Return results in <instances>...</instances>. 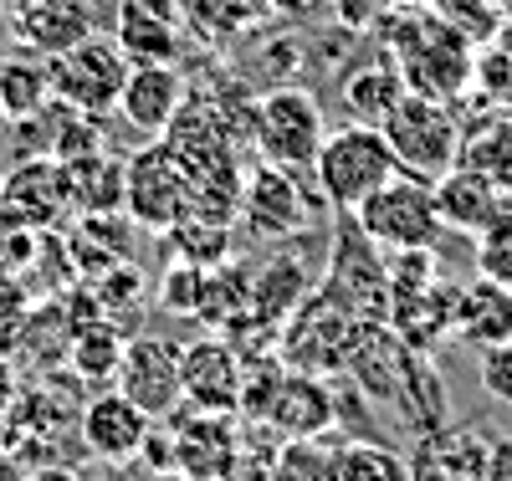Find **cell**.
<instances>
[{
	"label": "cell",
	"instance_id": "obj_1",
	"mask_svg": "<svg viewBox=\"0 0 512 481\" xmlns=\"http://www.w3.org/2000/svg\"><path fill=\"white\" fill-rule=\"evenodd\" d=\"M384 36H390V62L400 67L410 93L456 103L472 87L477 41L461 36L446 16H431L425 6H410V11L395 6L384 16Z\"/></svg>",
	"mask_w": 512,
	"mask_h": 481
},
{
	"label": "cell",
	"instance_id": "obj_2",
	"mask_svg": "<svg viewBox=\"0 0 512 481\" xmlns=\"http://www.w3.org/2000/svg\"><path fill=\"white\" fill-rule=\"evenodd\" d=\"M395 169H400L395 149H390V139H384L379 128L344 123V128H333V134H323L318 159H313V180H318V195L333 210L354 215Z\"/></svg>",
	"mask_w": 512,
	"mask_h": 481
},
{
	"label": "cell",
	"instance_id": "obj_3",
	"mask_svg": "<svg viewBox=\"0 0 512 481\" xmlns=\"http://www.w3.org/2000/svg\"><path fill=\"white\" fill-rule=\"evenodd\" d=\"M195 210L190 169L169 139H149L134 159H123V215L144 231H169Z\"/></svg>",
	"mask_w": 512,
	"mask_h": 481
},
{
	"label": "cell",
	"instance_id": "obj_4",
	"mask_svg": "<svg viewBox=\"0 0 512 481\" xmlns=\"http://www.w3.org/2000/svg\"><path fill=\"white\" fill-rule=\"evenodd\" d=\"M379 134L390 139L400 174H415V180H441V174L461 159V128L451 103L425 98V93H405L390 118L379 123Z\"/></svg>",
	"mask_w": 512,
	"mask_h": 481
},
{
	"label": "cell",
	"instance_id": "obj_5",
	"mask_svg": "<svg viewBox=\"0 0 512 481\" xmlns=\"http://www.w3.org/2000/svg\"><path fill=\"white\" fill-rule=\"evenodd\" d=\"M323 134H328L323 108L308 87H272V93L251 103V144L277 169H292V174L313 169Z\"/></svg>",
	"mask_w": 512,
	"mask_h": 481
},
{
	"label": "cell",
	"instance_id": "obj_6",
	"mask_svg": "<svg viewBox=\"0 0 512 481\" xmlns=\"http://www.w3.org/2000/svg\"><path fill=\"white\" fill-rule=\"evenodd\" d=\"M359 231L379 246V251H405V246H436L441 241V210H436V190L431 180L415 174H390L359 210H354Z\"/></svg>",
	"mask_w": 512,
	"mask_h": 481
},
{
	"label": "cell",
	"instance_id": "obj_7",
	"mask_svg": "<svg viewBox=\"0 0 512 481\" xmlns=\"http://www.w3.org/2000/svg\"><path fill=\"white\" fill-rule=\"evenodd\" d=\"M318 297H328L333 308H344V313L359 318V323L390 318V267H384V251L359 231L354 215L344 221V231L333 236L328 277H323Z\"/></svg>",
	"mask_w": 512,
	"mask_h": 481
},
{
	"label": "cell",
	"instance_id": "obj_8",
	"mask_svg": "<svg viewBox=\"0 0 512 481\" xmlns=\"http://www.w3.org/2000/svg\"><path fill=\"white\" fill-rule=\"evenodd\" d=\"M52 62V93L77 108V113H93V118H108L118 108V93H123V82H128V52L118 47V41H108L103 31L88 36V41H77V47L47 57Z\"/></svg>",
	"mask_w": 512,
	"mask_h": 481
},
{
	"label": "cell",
	"instance_id": "obj_9",
	"mask_svg": "<svg viewBox=\"0 0 512 481\" xmlns=\"http://www.w3.org/2000/svg\"><path fill=\"white\" fill-rule=\"evenodd\" d=\"M118 389L134 400L149 420H164L185 410V374H180V343H169L159 333H144L134 343H123L118 359Z\"/></svg>",
	"mask_w": 512,
	"mask_h": 481
},
{
	"label": "cell",
	"instance_id": "obj_10",
	"mask_svg": "<svg viewBox=\"0 0 512 481\" xmlns=\"http://www.w3.org/2000/svg\"><path fill=\"white\" fill-rule=\"evenodd\" d=\"M0 210L16 215L21 226H31L41 236L67 231L72 195H67L62 159H52V154H21V164L11 174H0Z\"/></svg>",
	"mask_w": 512,
	"mask_h": 481
},
{
	"label": "cell",
	"instance_id": "obj_11",
	"mask_svg": "<svg viewBox=\"0 0 512 481\" xmlns=\"http://www.w3.org/2000/svg\"><path fill=\"white\" fill-rule=\"evenodd\" d=\"M354 323H359V318H349L344 308H333L328 297H318V292L303 297V302L287 313V333H282V359H287V369H308V374L344 369Z\"/></svg>",
	"mask_w": 512,
	"mask_h": 481
},
{
	"label": "cell",
	"instance_id": "obj_12",
	"mask_svg": "<svg viewBox=\"0 0 512 481\" xmlns=\"http://www.w3.org/2000/svg\"><path fill=\"white\" fill-rule=\"evenodd\" d=\"M180 374H185V405L210 415H236L241 410V379L246 359L236 343L221 333H205L195 343H180Z\"/></svg>",
	"mask_w": 512,
	"mask_h": 481
},
{
	"label": "cell",
	"instance_id": "obj_13",
	"mask_svg": "<svg viewBox=\"0 0 512 481\" xmlns=\"http://www.w3.org/2000/svg\"><path fill=\"white\" fill-rule=\"evenodd\" d=\"M103 31V0H11L16 47L57 57Z\"/></svg>",
	"mask_w": 512,
	"mask_h": 481
},
{
	"label": "cell",
	"instance_id": "obj_14",
	"mask_svg": "<svg viewBox=\"0 0 512 481\" xmlns=\"http://www.w3.org/2000/svg\"><path fill=\"white\" fill-rule=\"evenodd\" d=\"M185 98H190V82H185L180 62H134L123 93H118V113L134 134L164 139L175 128V118L185 113Z\"/></svg>",
	"mask_w": 512,
	"mask_h": 481
},
{
	"label": "cell",
	"instance_id": "obj_15",
	"mask_svg": "<svg viewBox=\"0 0 512 481\" xmlns=\"http://www.w3.org/2000/svg\"><path fill=\"white\" fill-rule=\"evenodd\" d=\"M487 441H492V430H482V425L415 430L405 471H410V481H487Z\"/></svg>",
	"mask_w": 512,
	"mask_h": 481
},
{
	"label": "cell",
	"instance_id": "obj_16",
	"mask_svg": "<svg viewBox=\"0 0 512 481\" xmlns=\"http://www.w3.org/2000/svg\"><path fill=\"white\" fill-rule=\"evenodd\" d=\"M236 210L241 221L256 231V236H297L308 226V195L297 190V174L292 169H277V164H262L251 169L246 190L236 195Z\"/></svg>",
	"mask_w": 512,
	"mask_h": 481
},
{
	"label": "cell",
	"instance_id": "obj_17",
	"mask_svg": "<svg viewBox=\"0 0 512 481\" xmlns=\"http://www.w3.org/2000/svg\"><path fill=\"white\" fill-rule=\"evenodd\" d=\"M262 425H272L282 441L287 435H328L338 425V400H333V389L323 384V374L282 369L272 400L262 410Z\"/></svg>",
	"mask_w": 512,
	"mask_h": 481
},
{
	"label": "cell",
	"instance_id": "obj_18",
	"mask_svg": "<svg viewBox=\"0 0 512 481\" xmlns=\"http://www.w3.org/2000/svg\"><path fill=\"white\" fill-rule=\"evenodd\" d=\"M154 420L123 395V389H108V395H93L82 405V446H88L98 461H128L139 456L149 441Z\"/></svg>",
	"mask_w": 512,
	"mask_h": 481
},
{
	"label": "cell",
	"instance_id": "obj_19",
	"mask_svg": "<svg viewBox=\"0 0 512 481\" xmlns=\"http://www.w3.org/2000/svg\"><path fill=\"white\" fill-rule=\"evenodd\" d=\"M175 446V466L190 481H221L231 471V461L241 456V441L231 430V415H210V410H190V420H180V435H169Z\"/></svg>",
	"mask_w": 512,
	"mask_h": 481
},
{
	"label": "cell",
	"instance_id": "obj_20",
	"mask_svg": "<svg viewBox=\"0 0 512 481\" xmlns=\"http://www.w3.org/2000/svg\"><path fill=\"white\" fill-rule=\"evenodd\" d=\"M461 343H472L477 354L492 343H507L512 338V287L477 272L472 282L456 287V333Z\"/></svg>",
	"mask_w": 512,
	"mask_h": 481
},
{
	"label": "cell",
	"instance_id": "obj_21",
	"mask_svg": "<svg viewBox=\"0 0 512 481\" xmlns=\"http://www.w3.org/2000/svg\"><path fill=\"white\" fill-rule=\"evenodd\" d=\"M436 190V210H441V226L446 231H466V236H482L492 226V210L502 200V185H492L487 174L451 164L441 180H431Z\"/></svg>",
	"mask_w": 512,
	"mask_h": 481
},
{
	"label": "cell",
	"instance_id": "obj_22",
	"mask_svg": "<svg viewBox=\"0 0 512 481\" xmlns=\"http://www.w3.org/2000/svg\"><path fill=\"white\" fill-rule=\"evenodd\" d=\"M62 174H67L72 215L123 210V159H113L108 149H88V154L62 159Z\"/></svg>",
	"mask_w": 512,
	"mask_h": 481
},
{
	"label": "cell",
	"instance_id": "obj_23",
	"mask_svg": "<svg viewBox=\"0 0 512 481\" xmlns=\"http://www.w3.org/2000/svg\"><path fill=\"white\" fill-rule=\"evenodd\" d=\"M57 93H52V62L41 52H11L0 57V118L6 123H21V118H36Z\"/></svg>",
	"mask_w": 512,
	"mask_h": 481
},
{
	"label": "cell",
	"instance_id": "obj_24",
	"mask_svg": "<svg viewBox=\"0 0 512 481\" xmlns=\"http://www.w3.org/2000/svg\"><path fill=\"white\" fill-rule=\"evenodd\" d=\"M113 41L128 52V62H180L185 57V21L113 6Z\"/></svg>",
	"mask_w": 512,
	"mask_h": 481
},
{
	"label": "cell",
	"instance_id": "obj_25",
	"mask_svg": "<svg viewBox=\"0 0 512 481\" xmlns=\"http://www.w3.org/2000/svg\"><path fill=\"white\" fill-rule=\"evenodd\" d=\"M410 93L400 67L390 57H379V62H364L344 77V108H349V123H369L379 128L384 118H390V108Z\"/></svg>",
	"mask_w": 512,
	"mask_h": 481
},
{
	"label": "cell",
	"instance_id": "obj_26",
	"mask_svg": "<svg viewBox=\"0 0 512 481\" xmlns=\"http://www.w3.org/2000/svg\"><path fill=\"white\" fill-rule=\"evenodd\" d=\"M303 297H308V272L297 267L292 256H277V261H267L262 272H251V313L262 323L287 318Z\"/></svg>",
	"mask_w": 512,
	"mask_h": 481
},
{
	"label": "cell",
	"instance_id": "obj_27",
	"mask_svg": "<svg viewBox=\"0 0 512 481\" xmlns=\"http://www.w3.org/2000/svg\"><path fill=\"white\" fill-rule=\"evenodd\" d=\"M123 343H128V338H123L118 328H108V318H98V323L72 328V338H67V359H72V369L88 379V384H108V379L118 374Z\"/></svg>",
	"mask_w": 512,
	"mask_h": 481
},
{
	"label": "cell",
	"instance_id": "obj_28",
	"mask_svg": "<svg viewBox=\"0 0 512 481\" xmlns=\"http://www.w3.org/2000/svg\"><path fill=\"white\" fill-rule=\"evenodd\" d=\"M328 481H410L405 456L379 441H344L328 451Z\"/></svg>",
	"mask_w": 512,
	"mask_h": 481
},
{
	"label": "cell",
	"instance_id": "obj_29",
	"mask_svg": "<svg viewBox=\"0 0 512 481\" xmlns=\"http://www.w3.org/2000/svg\"><path fill=\"white\" fill-rule=\"evenodd\" d=\"M164 241L180 251V261H195V267H221L226 251H231V221L190 210L185 221H175L164 231Z\"/></svg>",
	"mask_w": 512,
	"mask_h": 481
},
{
	"label": "cell",
	"instance_id": "obj_30",
	"mask_svg": "<svg viewBox=\"0 0 512 481\" xmlns=\"http://www.w3.org/2000/svg\"><path fill=\"white\" fill-rule=\"evenodd\" d=\"M456 164L477 169V174H487L492 185L512 190V113H497L482 134L461 139V159Z\"/></svg>",
	"mask_w": 512,
	"mask_h": 481
},
{
	"label": "cell",
	"instance_id": "obj_31",
	"mask_svg": "<svg viewBox=\"0 0 512 481\" xmlns=\"http://www.w3.org/2000/svg\"><path fill=\"white\" fill-rule=\"evenodd\" d=\"M267 16H272V0H185V21L210 41H226L231 31L262 26Z\"/></svg>",
	"mask_w": 512,
	"mask_h": 481
},
{
	"label": "cell",
	"instance_id": "obj_32",
	"mask_svg": "<svg viewBox=\"0 0 512 481\" xmlns=\"http://www.w3.org/2000/svg\"><path fill=\"white\" fill-rule=\"evenodd\" d=\"M272 481H328V446L318 435H287L272 456Z\"/></svg>",
	"mask_w": 512,
	"mask_h": 481
},
{
	"label": "cell",
	"instance_id": "obj_33",
	"mask_svg": "<svg viewBox=\"0 0 512 481\" xmlns=\"http://www.w3.org/2000/svg\"><path fill=\"white\" fill-rule=\"evenodd\" d=\"M472 87L487 103H497L502 113H512V47L487 41V47L477 52V67H472Z\"/></svg>",
	"mask_w": 512,
	"mask_h": 481
},
{
	"label": "cell",
	"instance_id": "obj_34",
	"mask_svg": "<svg viewBox=\"0 0 512 481\" xmlns=\"http://www.w3.org/2000/svg\"><path fill=\"white\" fill-rule=\"evenodd\" d=\"M200 287H205V267H195V261H175V267L164 272V282H159V302L169 313L190 318V313H200Z\"/></svg>",
	"mask_w": 512,
	"mask_h": 481
},
{
	"label": "cell",
	"instance_id": "obj_35",
	"mask_svg": "<svg viewBox=\"0 0 512 481\" xmlns=\"http://www.w3.org/2000/svg\"><path fill=\"white\" fill-rule=\"evenodd\" d=\"M36 251H41V231L21 226L16 215H6V210H0V272H11V277L31 272Z\"/></svg>",
	"mask_w": 512,
	"mask_h": 481
},
{
	"label": "cell",
	"instance_id": "obj_36",
	"mask_svg": "<svg viewBox=\"0 0 512 481\" xmlns=\"http://www.w3.org/2000/svg\"><path fill=\"white\" fill-rule=\"evenodd\" d=\"M477 379H482V395H492L497 405H512V338L482 348L477 359Z\"/></svg>",
	"mask_w": 512,
	"mask_h": 481
},
{
	"label": "cell",
	"instance_id": "obj_37",
	"mask_svg": "<svg viewBox=\"0 0 512 481\" xmlns=\"http://www.w3.org/2000/svg\"><path fill=\"white\" fill-rule=\"evenodd\" d=\"M477 272L512 287V226H492L477 236Z\"/></svg>",
	"mask_w": 512,
	"mask_h": 481
},
{
	"label": "cell",
	"instance_id": "obj_38",
	"mask_svg": "<svg viewBox=\"0 0 512 481\" xmlns=\"http://www.w3.org/2000/svg\"><path fill=\"white\" fill-rule=\"evenodd\" d=\"M395 6H400V0H328L333 21L344 31H379L384 16H390Z\"/></svg>",
	"mask_w": 512,
	"mask_h": 481
},
{
	"label": "cell",
	"instance_id": "obj_39",
	"mask_svg": "<svg viewBox=\"0 0 512 481\" xmlns=\"http://www.w3.org/2000/svg\"><path fill=\"white\" fill-rule=\"evenodd\" d=\"M487 481H512V435H497L487 441Z\"/></svg>",
	"mask_w": 512,
	"mask_h": 481
},
{
	"label": "cell",
	"instance_id": "obj_40",
	"mask_svg": "<svg viewBox=\"0 0 512 481\" xmlns=\"http://www.w3.org/2000/svg\"><path fill=\"white\" fill-rule=\"evenodd\" d=\"M16 405H21V369H16L11 354H0V420H6Z\"/></svg>",
	"mask_w": 512,
	"mask_h": 481
},
{
	"label": "cell",
	"instance_id": "obj_41",
	"mask_svg": "<svg viewBox=\"0 0 512 481\" xmlns=\"http://www.w3.org/2000/svg\"><path fill=\"white\" fill-rule=\"evenodd\" d=\"M31 481H82L72 466H57V471H41V476H31Z\"/></svg>",
	"mask_w": 512,
	"mask_h": 481
},
{
	"label": "cell",
	"instance_id": "obj_42",
	"mask_svg": "<svg viewBox=\"0 0 512 481\" xmlns=\"http://www.w3.org/2000/svg\"><path fill=\"white\" fill-rule=\"evenodd\" d=\"M308 6H318V0H272V11H287V16L308 11Z\"/></svg>",
	"mask_w": 512,
	"mask_h": 481
},
{
	"label": "cell",
	"instance_id": "obj_43",
	"mask_svg": "<svg viewBox=\"0 0 512 481\" xmlns=\"http://www.w3.org/2000/svg\"><path fill=\"white\" fill-rule=\"evenodd\" d=\"M0 481H26V476L16 471V461H11V456H0Z\"/></svg>",
	"mask_w": 512,
	"mask_h": 481
},
{
	"label": "cell",
	"instance_id": "obj_44",
	"mask_svg": "<svg viewBox=\"0 0 512 481\" xmlns=\"http://www.w3.org/2000/svg\"><path fill=\"white\" fill-rule=\"evenodd\" d=\"M6 31H11V6L0 0V36H6Z\"/></svg>",
	"mask_w": 512,
	"mask_h": 481
},
{
	"label": "cell",
	"instance_id": "obj_45",
	"mask_svg": "<svg viewBox=\"0 0 512 481\" xmlns=\"http://www.w3.org/2000/svg\"><path fill=\"white\" fill-rule=\"evenodd\" d=\"M159 481H190V476H180V471H159Z\"/></svg>",
	"mask_w": 512,
	"mask_h": 481
},
{
	"label": "cell",
	"instance_id": "obj_46",
	"mask_svg": "<svg viewBox=\"0 0 512 481\" xmlns=\"http://www.w3.org/2000/svg\"><path fill=\"white\" fill-rule=\"evenodd\" d=\"M492 6H497V11H512V0H492Z\"/></svg>",
	"mask_w": 512,
	"mask_h": 481
}]
</instances>
